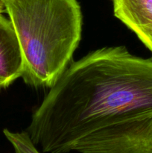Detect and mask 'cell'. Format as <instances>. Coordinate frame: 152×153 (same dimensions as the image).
<instances>
[{"mask_svg":"<svg viewBox=\"0 0 152 153\" xmlns=\"http://www.w3.org/2000/svg\"><path fill=\"white\" fill-rule=\"evenodd\" d=\"M3 134L13 147L14 153H41L26 131L16 132L4 128Z\"/></svg>","mask_w":152,"mask_h":153,"instance_id":"cell-6","label":"cell"},{"mask_svg":"<svg viewBox=\"0 0 152 153\" xmlns=\"http://www.w3.org/2000/svg\"><path fill=\"white\" fill-rule=\"evenodd\" d=\"M71 152L152 153V111L94 131L73 143Z\"/></svg>","mask_w":152,"mask_h":153,"instance_id":"cell-3","label":"cell"},{"mask_svg":"<svg viewBox=\"0 0 152 153\" xmlns=\"http://www.w3.org/2000/svg\"><path fill=\"white\" fill-rule=\"evenodd\" d=\"M115 16L152 52V0H112Z\"/></svg>","mask_w":152,"mask_h":153,"instance_id":"cell-5","label":"cell"},{"mask_svg":"<svg viewBox=\"0 0 152 153\" xmlns=\"http://www.w3.org/2000/svg\"><path fill=\"white\" fill-rule=\"evenodd\" d=\"M24 73L20 44L9 18L0 14V89L8 88Z\"/></svg>","mask_w":152,"mask_h":153,"instance_id":"cell-4","label":"cell"},{"mask_svg":"<svg viewBox=\"0 0 152 153\" xmlns=\"http://www.w3.org/2000/svg\"><path fill=\"white\" fill-rule=\"evenodd\" d=\"M151 111L152 58L103 47L72 61L25 131L42 152L69 153L82 137Z\"/></svg>","mask_w":152,"mask_h":153,"instance_id":"cell-1","label":"cell"},{"mask_svg":"<svg viewBox=\"0 0 152 153\" xmlns=\"http://www.w3.org/2000/svg\"><path fill=\"white\" fill-rule=\"evenodd\" d=\"M20 44L24 82L49 88L71 64L81 39L77 0H3Z\"/></svg>","mask_w":152,"mask_h":153,"instance_id":"cell-2","label":"cell"},{"mask_svg":"<svg viewBox=\"0 0 152 153\" xmlns=\"http://www.w3.org/2000/svg\"><path fill=\"white\" fill-rule=\"evenodd\" d=\"M5 12V7L3 0H0V14H2L3 13Z\"/></svg>","mask_w":152,"mask_h":153,"instance_id":"cell-7","label":"cell"}]
</instances>
